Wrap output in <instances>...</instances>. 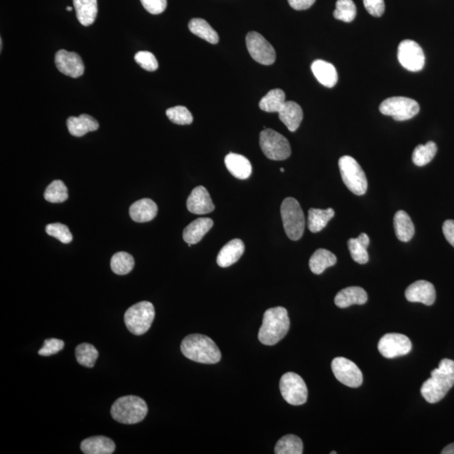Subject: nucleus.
I'll use <instances>...</instances> for the list:
<instances>
[{
  "label": "nucleus",
  "instance_id": "nucleus-20",
  "mask_svg": "<svg viewBox=\"0 0 454 454\" xmlns=\"http://www.w3.org/2000/svg\"><path fill=\"white\" fill-rule=\"evenodd\" d=\"M214 221L210 218H199L184 230L183 238L189 246L197 244L213 227Z\"/></svg>",
  "mask_w": 454,
  "mask_h": 454
},
{
  "label": "nucleus",
  "instance_id": "nucleus-23",
  "mask_svg": "<svg viewBox=\"0 0 454 454\" xmlns=\"http://www.w3.org/2000/svg\"><path fill=\"white\" fill-rule=\"evenodd\" d=\"M66 127H68L70 134L77 136V138H81L88 132L97 131L99 125L94 117L84 114L79 117H69L66 121Z\"/></svg>",
  "mask_w": 454,
  "mask_h": 454
},
{
  "label": "nucleus",
  "instance_id": "nucleus-48",
  "mask_svg": "<svg viewBox=\"0 0 454 454\" xmlns=\"http://www.w3.org/2000/svg\"><path fill=\"white\" fill-rule=\"evenodd\" d=\"M442 454H454V442L451 444H449L448 446H446L444 449H442V451L441 452Z\"/></svg>",
  "mask_w": 454,
  "mask_h": 454
},
{
  "label": "nucleus",
  "instance_id": "nucleus-18",
  "mask_svg": "<svg viewBox=\"0 0 454 454\" xmlns=\"http://www.w3.org/2000/svg\"><path fill=\"white\" fill-rule=\"evenodd\" d=\"M244 243L240 239H234L227 243L217 256V264L221 268L230 267L237 263L244 253Z\"/></svg>",
  "mask_w": 454,
  "mask_h": 454
},
{
  "label": "nucleus",
  "instance_id": "nucleus-40",
  "mask_svg": "<svg viewBox=\"0 0 454 454\" xmlns=\"http://www.w3.org/2000/svg\"><path fill=\"white\" fill-rule=\"evenodd\" d=\"M166 114L173 123L177 125H190L194 121L193 116L190 110L184 106H175L167 110Z\"/></svg>",
  "mask_w": 454,
  "mask_h": 454
},
{
  "label": "nucleus",
  "instance_id": "nucleus-13",
  "mask_svg": "<svg viewBox=\"0 0 454 454\" xmlns=\"http://www.w3.org/2000/svg\"><path fill=\"white\" fill-rule=\"evenodd\" d=\"M332 372L336 379L343 385L357 388L363 383V374L356 364L346 357H336L331 362Z\"/></svg>",
  "mask_w": 454,
  "mask_h": 454
},
{
  "label": "nucleus",
  "instance_id": "nucleus-51",
  "mask_svg": "<svg viewBox=\"0 0 454 454\" xmlns=\"http://www.w3.org/2000/svg\"><path fill=\"white\" fill-rule=\"evenodd\" d=\"M280 171H281V172L283 173V172H284V169H283V168H280Z\"/></svg>",
  "mask_w": 454,
  "mask_h": 454
},
{
  "label": "nucleus",
  "instance_id": "nucleus-8",
  "mask_svg": "<svg viewBox=\"0 0 454 454\" xmlns=\"http://www.w3.org/2000/svg\"><path fill=\"white\" fill-rule=\"evenodd\" d=\"M260 144L265 156L270 160L283 161L289 158L291 147L287 138L272 129H264L260 133Z\"/></svg>",
  "mask_w": 454,
  "mask_h": 454
},
{
  "label": "nucleus",
  "instance_id": "nucleus-42",
  "mask_svg": "<svg viewBox=\"0 0 454 454\" xmlns=\"http://www.w3.org/2000/svg\"><path fill=\"white\" fill-rule=\"evenodd\" d=\"M136 64L141 66L143 69L149 72H154L158 68V62L156 57L150 51H138L135 55Z\"/></svg>",
  "mask_w": 454,
  "mask_h": 454
},
{
  "label": "nucleus",
  "instance_id": "nucleus-41",
  "mask_svg": "<svg viewBox=\"0 0 454 454\" xmlns=\"http://www.w3.org/2000/svg\"><path fill=\"white\" fill-rule=\"evenodd\" d=\"M47 234L51 237L57 238L64 244L72 242L73 235L66 225L61 223H53L47 225L46 227Z\"/></svg>",
  "mask_w": 454,
  "mask_h": 454
},
{
  "label": "nucleus",
  "instance_id": "nucleus-49",
  "mask_svg": "<svg viewBox=\"0 0 454 454\" xmlns=\"http://www.w3.org/2000/svg\"><path fill=\"white\" fill-rule=\"evenodd\" d=\"M66 10H68V11H72V10H73V8H72V7H69V6H68V7H66Z\"/></svg>",
  "mask_w": 454,
  "mask_h": 454
},
{
  "label": "nucleus",
  "instance_id": "nucleus-25",
  "mask_svg": "<svg viewBox=\"0 0 454 454\" xmlns=\"http://www.w3.org/2000/svg\"><path fill=\"white\" fill-rule=\"evenodd\" d=\"M279 120L286 125L291 132H294L300 127L303 120V110L300 105L294 101L284 103L279 112Z\"/></svg>",
  "mask_w": 454,
  "mask_h": 454
},
{
  "label": "nucleus",
  "instance_id": "nucleus-15",
  "mask_svg": "<svg viewBox=\"0 0 454 454\" xmlns=\"http://www.w3.org/2000/svg\"><path fill=\"white\" fill-rule=\"evenodd\" d=\"M55 64L59 71L73 79L82 76L86 68L79 54L66 50L58 51L55 58Z\"/></svg>",
  "mask_w": 454,
  "mask_h": 454
},
{
  "label": "nucleus",
  "instance_id": "nucleus-47",
  "mask_svg": "<svg viewBox=\"0 0 454 454\" xmlns=\"http://www.w3.org/2000/svg\"><path fill=\"white\" fill-rule=\"evenodd\" d=\"M291 8L295 10H305L311 8L316 0H288Z\"/></svg>",
  "mask_w": 454,
  "mask_h": 454
},
{
  "label": "nucleus",
  "instance_id": "nucleus-17",
  "mask_svg": "<svg viewBox=\"0 0 454 454\" xmlns=\"http://www.w3.org/2000/svg\"><path fill=\"white\" fill-rule=\"evenodd\" d=\"M187 208L195 215H205L212 212L215 210V205L208 190L205 187L198 186L194 188L188 198Z\"/></svg>",
  "mask_w": 454,
  "mask_h": 454
},
{
  "label": "nucleus",
  "instance_id": "nucleus-3",
  "mask_svg": "<svg viewBox=\"0 0 454 454\" xmlns=\"http://www.w3.org/2000/svg\"><path fill=\"white\" fill-rule=\"evenodd\" d=\"M181 352L192 361L199 364H215L221 360V353L215 342L207 336L192 334L181 343Z\"/></svg>",
  "mask_w": 454,
  "mask_h": 454
},
{
  "label": "nucleus",
  "instance_id": "nucleus-14",
  "mask_svg": "<svg viewBox=\"0 0 454 454\" xmlns=\"http://www.w3.org/2000/svg\"><path fill=\"white\" fill-rule=\"evenodd\" d=\"M412 349V342L403 334L388 333L383 336L378 344L380 354L387 359L407 355Z\"/></svg>",
  "mask_w": 454,
  "mask_h": 454
},
{
  "label": "nucleus",
  "instance_id": "nucleus-28",
  "mask_svg": "<svg viewBox=\"0 0 454 454\" xmlns=\"http://www.w3.org/2000/svg\"><path fill=\"white\" fill-rule=\"evenodd\" d=\"M394 227L397 238L401 242L411 241L415 234L414 224L404 210H399L394 215Z\"/></svg>",
  "mask_w": 454,
  "mask_h": 454
},
{
  "label": "nucleus",
  "instance_id": "nucleus-2",
  "mask_svg": "<svg viewBox=\"0 0 454 454\" xmlns=\"http://www.w3.org/2000/svg\"><path fill=\"white\" fill-rule=\"evenodd\" d=\"M290 327V320L286 308L278 306L268 309L264 315L258 340L264 345H275L286 337Z\"/></svg>",
  "mask_w": 454,
  "mask_h": 454
},
{
  "label": "nucleus",
  "instance_id": "nucleus-24",
  "mask_svg": "<svg viewBox=\"0 0 454 454\" xmlns=\"http://www.w3.org/2000/svg\"><path fill=\"white\" fill-rule=\"evenodd\" d=\"M312 71L318 82L325 87L333 88L338 83L337 69L330 62L316 60L312 64Z\"/></svg>",
  "mask_w": 454,
  "mask_h": 454
},
{
  "label": "nucleus",
  "instance_id": "nucleus-9",
  "mask_svg": "<svg viewBox=\"0 0 454 454\" xmlns=\"http://www.w3.org/2000/svg\"><path fill=\"white\" fill-rule=\"evenodd\" d=\"M279 389L283 398L290 405H301L307 401V386L304 379L295 373H286L282 376Z\"/></svg>",
  "mask_w": 454,
  "mask_h": 454
},
{
  "label": "nucleus",
  "instance_id": "nucleus-7",
  "mask_svg": "<svg viewBox=\"0 0 454 454\" xmlns=\"http://www.w3.org/2000/svg\"><path fill=\"white\" fill-rule=\"evenodd\" d=\"M339 169L343 183L348 189L356 195H364L368 190L366 175L353 157L343 156L338 162Z\"/></svg>",
  "mask_w": 454,
  "mask_h": 454
},
{
  "label": "nucleus",
  "instance_id": "nucleus-4",
  "mask_svg": "<svg viewBox=\"0 0 454 454\" xmlns=\"http://www.w3.org/2000/svg\"><path fill=\"white\" fill-rule=\"evenodd\" d=\"M149 412L146 401L135 396H123L114 402L110 413L116 422L131 425L141 423Z\"/></svg>",
  "mask_w": 454,
  "mask_h": 454
},
{
  "label": "nucleus",
  "instance_id": "nucleus-50",
  "mask_svg": "<svg viewBox=\"0 0 454 454\" xmlns=\"http://www.w3.org/2000/svg\"><path fill=\"white\" fill-rule=\"evenodd\" d=\"M0 44H1V45H0V47H1V48H0V50L2 51V48H3V42H2V39L0 40Z\"/></svg>",
  "mask_w": 454,
  "mask_h": 454
},
{
  "label": "nucleus",
  "instance_id": "nucleus-44",
  "mask_svg": "<svg viewBox=\"0 0 454 454\" xmlns=\"http://www.w3.org/2000/svg\"><path fill=\"white\" fill-rule=\"evenodd\" d=\"M144 9L153 14H160L167 8V0H141Z\"/></svg>",
  "mask_w": 454,
  "mask_h": 454
},
{
  "label": "nucleus",
  "instance_id": "nucleus-33",
  "mask_svg": "<svg viewBox=\"0 0 454 454\" xmlns=\"http://www.w3.org/2000/svg\"><path fill=\"white\" fill-rule=\"evenodd\" d=\"M286 102V94H284V92L282 90H279V88H275V90L269 91L261 99L260 108L265 112L279 113Z\"/></svg>",
  "mask_w": 454,
  "mask_h": 454
},
{
  "label": "nucleus",
  "instance_id": "nucleus-19",
  "mask_svg": "<svg viewBox=\"0 0 454 454\" xmlns=\"http://www.w3.org/2000/svg\"><path fill=\"white\" fill-rule=\"evenodd\" d=\"M368 301V294L363 288L352 286L339 291L335 297V305L344 309L353 305H364Z\"/></svg>",
  "mask_w": 454,
  "mask_h": 454
},
{
  "label": "nucleus",
  "instance_id": "nucleus-21",
  "mask_svg": "<svg viewBox=\"0 0 454 454\" xmlns=\"http://www.w3.org/2000/svg\"><path fill=\"white\" fill-rule=\"evenodd\" d=\"M156 203L150 199H142L132 204L130 210V216L136 223H144L153 220L157 214Z\"/></svg>",
  "mask_w": 454,
  "mask_h": 454
},
{
  "label": "nucleus",
  "instance_id": "nucleus-29",
  "mask_svg": "<svg viewBox=\"0 0 454 454\" xmlns=\"http://www.w3.org/2000/svg\"><path fill=\"white\" fill-rule=\"evenodd\" d=\"M337 257L327 249L316 250L310 260L309 265L313 274L322 275L327 268L337 264Z\"/></svg>",
  "mask_w": 454,
  "mask_h": 454
},
{
  "label": "nucleus",
  "instance_id": "nucleus-34",
  "mask_svg": "<svg viewBox=\"0 0 454 454\" xmlns=\"http://www.w3.org/2000/svg\"><path fill=\"white\" fill-rule=\"evenodd\" d=\"M276 454H302L303 442L300 438L295 435H286L280 438L275 446Z\"/></svg>",
  "mask_w": 454,
  "mask_h": 454
},
{
  "label": "nucleus",
  "instance_id": "nucleus-35",
  "mask_svg": "<svg viewBox=\"0 0 454 454\" xmlns=\"http://www.w3.org/2000/svg\"><path fill=\"white\" fill-rule=\"evenodd\" d=\"M134 258L127 253L119 252L114 254L110 261V267L114 274L118 275H128L134 268Z\"/></svg>",
  "mask_w": 454,
  "mask_h": 454
},
{
  "label": "nucleus",
  "instance_id": "nucleus-43",
  "mask_svg": "<svg viewBox=\"0 0 454 454\" xmlns=\"http://www.w3.org/2000/svg\"><path fill=\"white\" fill-rule=\"evenodd\" d=\"M64 342L57 338L47 339L42 349L39 350V355L47 357L56 354L64 348Z\"/></svg>",
  "mask_w": 454,
  "mask_h": 454
},
{
  "label": "nucleus",
  "instance_id": "nucleus-37",
  "mask_svg": "<svg viewBox=\"0 0 454 454\" xmlns=\"http://www.w3.org/2000/svg\"><path fill=\"white\" fill-rule=\"evenodd\" d=\"M75 355L77 363L84 367L93 368L99 357L98 350L90 343H81L77 346Z\"/></svg>",
  "mask_w": 454,
  "mask_h": 454
},
{
  "label": "nucleus",
  "instance_id": "nucleus-16",
  "mask_svg": "<svg viewBox=\"0 0 454 454\" xmlns=\"http://www.w3.org/2000/svg\"><path fill=\"white\" fill-rule=\"evenodd\" d=\"M409 302H419L426 305H433L436 301V290L433 283L426 280H418L409 286L405 292Z\"/></svg>",
  "mask_w": 454,
  "mask_h": 454
},
{
  "label": "nucleus",
  "instance_id": "nucleus-31",
  "mask_svg": "<svg viewBox=\"0 0 454 454\" xmlns=\"http://www.w3.org/2000/svg\"><path fill=\"white\" fill-rule=\"evenodd\" d=\"M334 216L335 210L331 208L327 210L310 209L308 214L309 230L313 234L323 230Z\"/></svg>",
  "mask_w": 454,
  "mask_h": 454
},
{
  "label": "nucleus",
  "instance_id": "nucleus-45",
  "mask_svg": "<svg viewBox=\"0 0 454 454\" xmlns=\"http://www.w3.org/2000/svg\"><path fill=\"white\" fill-rule=\"evenodd\" d=\"M364 5L373 16L380 17L385 13L386 5L383 0H364Z\"/></svg>",
  "mask_w": 454,
  "mask_h": 454
},
{
  "label": "nucleus",
  "instance_id": "nucleus-12",
  "mask_svg": "<svg viewBox=\"0 0 454 454\" xmlns=\"http://www.w3.org/2000/svg\"><path fill=\"white\" fill-rule=\"evenodd\" d=\"M398 60L403 68L411 72H419L425 66V54L418 43L405 40L398 47Z\"/></svg>",
  "mask_w": 454,
  "mask_h": 454
},
{
  "label": "nucleus",
  "instance_id": "nucleus-30",
  "mask_svg": "<svg viewBox=\"0 0 454 454\" xmlns=\"http://www.w3.org/2000/svg\"><path fill=\"white\" fill-rule=\"evenodd\" d=\"M370 240L367 234H361L359 238L349 240V249L351 256L356 263L365 264L368 261V247Z\"/></svg>",
  "mask_w": 454,
  "mask_h": 454
},
{
  "label": "nucleus",
  "instance_id": "nucleus-1",
  "mask_svg": "<svg viewBox=\"0 0 454 454\" xmlns=\"http://www.w3.org/2000/svg\"><path fill=\"white\" fill-rule=\"evenodd\" d=\"M454 386V361L444 359L438 368L431 373V377L423 383L420 393L430 404L442 400Z\"/></svg>",
  "mask_w": 454,
  "mask_h": 454
},
{
  "label": "nucleus",
  "instance_id": "nucleus-26",
  "mask_svg": "<svg viewBox=\"0 0 454 454\" xmlns=\"http://www.w3.org/2000/svg\"><path fill=\"white\" fill-rule=\"evenodd\" d=\"M80 448L86 454H112L116 450V444L109 438L96 436L84 439Z\"/></svg>",
  "mask_w": 454,
  "mask_h": 454
},
{
  "label": "nucleus",
  "instance_id": "nucleus-22",
  "mask_svg": "<svg viewBox=\"0 0 454 454\" xmlns=\"http://www.w3.org/2000/svg\"><path fill=\"white\" fill-rule=\"evenodd\" d=\"M225 164H226L227 171L231 173V175L238 179H249L252 175V164L242 155L229 153L225 157Z\"/></svg>",
  "mask_w": 454,
  "mask_h": 454
},
{
  "label": "nucleus",
  "instance_id": "nucleus-52",
  "mask_svg": "<svg viewBox=\"0 0 454 454\" xmlns=\"http://www.w3.org/2000/svg\"><path fill=\"white\" fill-rule=\"evenodd\" d=\"M331 454H337V452H331Z\"/></svg>",
  "mask_w": 454,
  "mask_h": 454
},
{
  "label": "nucleus",
  "instance_id": "nucleus-38",
  "mask_svg": "<svg viewBox=\"0 0 454 454\" xmlns=\"http://www.w3.org/2000/svg\"><path fill=\"white\" fill-rule=\"evenodd\" d=\"M357 8L353 0H338L333 13L335 19L350 23L355 19Z\"/></svg>",
  "mask_w": 454,
  "mask_h": 454
},
{
  "label": "nucleus",
  "instance_id": "nucleus-11",
  "mask_svg": "<svg viewBox=\"0 0 454 454\" xmlns=\"http://www.w3.org/2000/svg\"><path fill=\"white\" fill-rule=\"evenodd\" d=\"M246 44L251 57L258 64L267 66L275 64L276 60L275 48L260 33L249 32L246 36Z\"/></svg>",
  "mask_w": 454,
  "mask_h": 454
},
{
  "label": "nucleus",
  "instance_id": "nucleus-46",
  "mask_svg": "<svg viewBox=\"0 0 454 454\" xmlns=\"http://www.w3.org/2000/svg\"><path fill=\"white\" fill-rule=\"evenodd\" d=\"M444 237L450 244L454 247V220H446L442 226Z\"/></svg>",
  "mask_w": 454,
  "mask_h": 454
},
{
  "label": "nucleus",
  "instance_id": "nucleus-6",
  "mask_svg": "<svg viewBox=\"0 0 454 454\" xmlns=\"http://www.w3.org/2000/svg\"><path fill=\"white\" fill-rule=\"evenodd\" d=\"M281 216L286 234L293 241L304 234L305 220L301 205L294 198H286L281 205Z\"/></svg>",
  "mask_w": 454,
  "mask_h": 454
},
{
  "label": "nucleus",
  "instance_id": "nucleus-10",
  "mask_svg": "<svg viewBox=\"0 0 454 454\" xmlns=\"http://www.w3.org/2000/svg\"><path fill=\"white\" fill-rule=\"evenodd\" d=\"M379 112L385 116H392L394 121L412 119L420 112V106L414 99L407 97H391L379 106Z\"/></svg>",
  "mask_w": 454,
  "mask_h": 454
},
{
  "label": "nucleus",
  "instance_id": "nucleus-32",
  "mask_svg": "<svg viewBox=\"0 0 454 454\" xmlns=\"http://www.w3.org/2000/svg\"><path fill=\"white\" fill-rule=\"evenodd\" d=\"M190 31L194 35L199 36V38L206 40L212 44L219 42V36L207 21L201 19V18H194L189 23Z\"/></svg>",
  "mask_w": 454,
  "mask_h": 454
},
{
  "label": "nucleus",
  "instance_id": "nucleus-5",
  "mask_svg": "<svg viewBox=\"0 0 454 454\" xmlns=\"http://www.w3.org/2000/svg\"><path fill=\"white\" fill-rule=\"evenodd\" d=\"M155 317V309L149 301L136 303L125 313L124 320L129 331L136 336L145 334Z\"/></svg>",
  "mask_w": 454,
  "mask_h": 454
},
{
  "label": "nucleus",
  "instance_id": "nucleus-36",
  "mask_svg": "<svg viewBox=\"0 0 454 454\" xmlns=\"http://www.w3.org/2000/svg\"><path fill=\"white\" fill-rule=\"evenodd\" d=\"M437 151L438 147L433 142H428L425 145L417 146L413 151L412 161L415 165L423 167L433 160Z\"/></svg>",
  "mask_w": 454,
  "mask_h": 454
},
{
  "label": "nucleus",
  "instance_id": "nucleus-27",
  "mask_svg": "<svg viewBox=\"0 0 454 454\" xmlns=\"http://www.w3.org/2000/svg\"><path fill=\"white\" fill-rule=\"evenodd\" d=\"M77 20L84 27L94 24L98 14L97 0H73Z\"/></svg>",
  "mask_w": 454,
  "mask_h": 454
},
{
  "label": "nucleus",
  "instance_id": "nucleus-39",
  "mask_svg": "<svg viewBox=\"0 0 454 454\" xmlns=\"http://www.w3.org/2000/svg\"><path fill=\"white\" fill-rule=\"evenodd\" d=\"M44 198L51 203H62L68 198V189L61 180H54L47 188Z\"/></svg>",
  "mask_w": 454,
  "mask_h": 454
}]
</instances>
